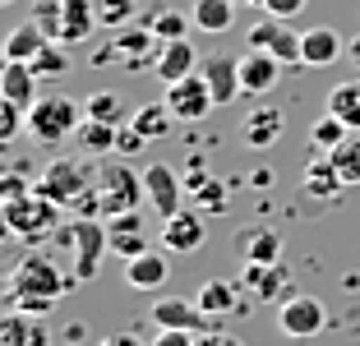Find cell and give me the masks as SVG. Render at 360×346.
Returning a JSON list of instances; mask_svg holds the SVG:
<instances>
[{"instance_id":"cell-35","label":"cell","mask_w":360,"mask_h":346,"mask_svg":"<svg viewBox=\"0 0 360 346\" xmlns=\"http://www.w3.org/2000/svg\"><path fill=\"white\" fill-rule=\"evenodd\" d=\"M28 65L37 70V79H65V74L75 70V60H70L65 42H46L42 51H37V60H28Z\"/></svg>"},{"instance_id":"cell-24","label":"cell","mask_w":360,"mask_h":346,"mask_svg":"<svg viewBox=\"0 0 360 346\" xmlns=\"http://www.w3.org/2000/svg\"><path fill=\"white\" fill-rule=\"evenodd\" d=\"M116 139H120V125H106V120H88L75 129V148L84 158H111L116 153Z\"/></svg>"},{"instance_id":"cell-30","label":"cell","mask_w":360,"mask_h":346,"mask_svg":"<svg viewBox=\"0 0 360 346\" xmlns=\"http://www.w3.org/2000/svg\"><path fill=\"white\" fill-rule=\"evenodd\" d=\"M240 254L245 263H282V236L268 226H255L240 236Z\"/></svg>"},{"instance_id":"cell-18","label":"cell","mask_w":360,"mask_h":346,"mask_svg":"<svg viewBox=\"0 0 360 346\" xmlns=\"http://www.w3.org/2000/svg\"><path fill=\"white\" fill-rule=\"evenodd\" d=\"M37 84H42V79H37V70H32L28 60H5V70H0V97L14 102V106H23V111L42 97Z\"/></svg>"},{"instance_id":"cell-41","label":"cell","mask_w":360,"mask_h":346,"mask_svg":"<svg viewBox=\"0 0 360 346\" xmlns=\"http://www.w3.org/2000/svg\"><path fill=\"white\" fill-rule=\"evenodd\" d=\"M148 148V139L139 134L134 125H120V139H116V158H134V153H143Z\"/></svg>"},{"instance_id":"cell-21","label":"cell","mask_w":360,"mask_h":346,"mask_svg":"<svg viewBox=\"0 0 360 346\" xmlns=\"http://www.w3.org/2000/svg\"><path fill=\"white\" fill-rule=\"evenodd\" d=\"M194 300H199V309L217 323L222 314H236V309H240V282H231V277H208Z\"/></svg>"},{"instance_id":"cell-3","label":"cell","mask_w":360,"mask_h":346,"mask_svg":"<svg viewBox=\"0 0 360 346\" xmlns=\"http://www.w3.org/2000/svg\"><path fill=\"white\" fill-rule=\"evenodd\" d=\"M60 203H51V199H42L37 189L32 194H19V199H5V231H10L14 241H23V245H37V241H46V236H56L60 231Z\"/></svg>"},{"instance_id":"cell-2","label":"cell","mask_w":360,"mask_h":346,"mask_svg":"<svg viewBox=\"0 0 360 346\" xmlns=\"http://www.w3.org/2000/svg\"><path fill=\"white\" fill-rule=\"evenodd\" d=\"M79 125H84V102H75V97H65V93H46L28 106V134L42 148H56L65 139H75Z\"/></svg>"},{"instance_id":"cell-48","label":"cell","mask_w":360,"mask_h":346,"mask_svg":"<svg viewBox=\"0 0 360 346\" xmlns=\"http://www.w3.org/2000/svg\"><path fill=\"white\" fill-rule=\"evenodd\" d=\"M250 180H255L259 189H268V185H273V171H255V176H250Z\"/></svg>"},{"instance_id":"cell-36","label":"cell","mask_w":360,"mask_h":346,"mask_svg":"<svg viewBox=\"0 0 360 346\" xmlns=\"http://www.w3.org/2000/svg\"><path fill=\"white\" fill-rule=\"evenodd\" d=\"M28 19L37 23V28H42L51 42H60V37H65V5H60V0H37Z\"/></svg>"},{"instance_id":"cell-9","label":"cell","mask_w":360,"mask_h":346,"mask_svg":"<svg viewBox=\"0 0 360 346\" xmlns=\"http://www.w3.org/2000/svg\"><path fill=\"white\" fill-rule=\"evenodd\" d=\"M277 328H282V337L305 342V337H319L328 328V309H323L319 295H286L277 305Z\"/></svg>"},{"instance_id":"cell-32","label":"cell","mask_w":360,"mask_h":346,"mask_svg":"<svg viewBox=\"0 0 360 346\" xmlns=\"http://www.w3.org/2000/svg\"><path fill=\"white\" fill-rule=\"evenodd\" d=\"M171 120H176V115H171L167 102H148V106H139V111L129 115V125H134L139 134L148 139V143H158V139L171 134Z\"/></svg>"},{"instance_id":"cell-40","label":"cell","mask_w":360,"mask_h":346,"mask_svg":"<svg viewBox=\"0 0 360 346\" xmlns=\"http://www.w3.org/2000/svg\"><path fill=\"white\" fill-rule=\"evenodd\" d=\"M194 208H199V212H222L226 208V185L212 176L203 189H194Z\"/></svg>"},{"instance_id":"cell-50","label":"cell","mask_w":360,"mask_h":346,"mask_svg":"<svg viewBox=\"0 0 360 346\" xmlns=\"http://www.w3.org/2000/svg\"><path fill=\"white\" fill-rule=\"evenodd\" d=\"M5 5H10V0H5Z\"/></svg>"},{"instance_id":"cell-31","label":"cell","mask_w":360,"mask_h":346,"mask_svg":"<svg viewBox=\"0 0 360 346\" xmlns=\"http://www.w3.org/2000/svg\"><path fill=\"white\" fill-rule=\"evenodd\" d=\"M328 111L338 115L351 134H360V79H347L328 93Z\"/></svg>"},{"instance_id":"cell-49","label":"cell","mask_w":360,"mask_h":346,"mask_svg":"<svg viewBox=\"0 0 360 346\" xmlns=\"http://www.w3.org/2000/svg\"><path fill=\"white\" fill-rule=\"evenodd\" d=\"M347 56H351V60L360 65V32H356V37H351V42H347Z\"/></svg>"},{"instance_id":"cell-20","label":"cell","mask_w":360,"mask_h":346,"mask_svg":"<svg viewBox=\"0 0 360 346\" xmlns=\"http://www.w3.org/2000/svg\"><path fill=\"white\" fill-rule=\"evenodd\" d=\"M277 74H282V60H277V56H268V51H245L240 56V88L250 97L273 93Z\"/></svg>"},{"instance_id":"cell-39","label":"cell","mask_w":360,"mask_h":346,"mask_svg":"<svg viewBox=\"0 0 360 346\" xmlns=\"http://www.w3.org/2000/svg\"><path fill=\"white\" fill-rule=\"evenodd\" d=\"M134 14H139L134 0H97V23L102 28H125Z\"/></svg>"},{"instance_id":"cell-15","label":"cell","mask_w":360,"mask_h":346,"mask_svg":"<svg viewBox=\"0 0 360 346\" xmlns=\"http://www.w3.org/2000/svg\"><path fill=\"white\" fill-rule=\"evenodd\" d=\"M203 56L194 51L190 37H180V42H162L158 46V65H153V74H158L162 84H180V79H190V74H199Z\"/></svg>"},{"instance_id":"cell-11","label":"cell","mask_w":360,"mask_h":346,"mask_svg":"<svg viewBox=\"0 0 360 346\" xmlns=\"http://www.w3.org/2000/svg\"><path fill=\"white\" fill-rule=\"evenodd\" d=\"M203 236H208V226H203V212L199 208H185V212H171V217H162V231H158V245L167 254H194L203 245Z\"/></svg>"},{"instance_id":"cell-23","label":"cell","mask_w":360,"mask_h":346,"mask_svg":"<svg viewBox=\"0 0 360 346\" xmlns=\"http://www.w3.org/2000/svg\"><path fill=\"white\" fill-rule=\"evenodd\" d=\"M0 346H51V328H46V319H32L14 309L0 323Z\"/></svg>"},{"instance_id":"cell-8","label":"cell","mask_w":360,"mask_h":346,"mask_svg":"<svg viewBox=\"0 0 360 346\" xmlns=\"http://www.w3.org/2000/svg\"><path fill=\"white\" fill-rule=\"evenodd\" d=\"M245 42H250V51H268L277 56L282 65H305V56H300V32L286 28V19H273V14H264V19L255 23V28L245 32Z\"/></svg>"},{"instance_id":"cell-37","label":"cell","mask_w":360,"mask_h":346,"mask_svg":"<svg viewBox=\"0 0 360 346\" xmlns=\"http://www.w3.org/2000/svg\"><path fill=\"white\" fill-rule=\"evenodd\" d=\"M143 28H153V37H158V42H180V37H185V14H180V10L143 14Z\"/></svg>"},{"instance_id":"cell-25","label":"cell","mask_w":360,"mask_h":346,"mask_svg":"<svg viewBox=\"0 0 360 346\" xmlns=\"http://www.w3.org/2000/svg\"><path fill=\"white\" fill-rule=\"evenodd\" d=\"M125 282L134 286V291H158V286L167 282V254L148 250V254H139V259H129L125 263Z\"/></svg>"},{"instance_id":"cell-10","label":"cell","mask_w":360,"mask_h":346,"mask_svg":"<svg viewBox=\"0 0 360 346\" xmlns=\"http://www.w3.org/2000/svg\"><path fill=\"white\" fill-rule=\"evenodd\" d=\"M162 102L171 106V115L176 120H185V125H194V120H203V115L212 111V88L203 74H190V79H180V84H167V93H162Z\"/></svg>"},{"instance_id":"cell-17","label":"cell","mask_w":360,"mask_h":346,"mask_svg":"<svg viewBox=\"0 0 360 346\" xmlns=\"http://www.w3.org/2000/svg\"><path fill=\"white\" fill-rule=\"evenodd\" d=\"M347 51V42L338 37L333 23H314V28L300 32V56H305V70H328L338 65V56Z\"/></svg>"},{"instance_id":"cell-45","label":"cell","mask_w":360,"mask_h":346,"mask_svg":"<svg viewBox=\"0 0 360 346\" xmlns=\"http://www.w3.org/2000/svg\"><path fill=\"white\" fill-rule=\"evenodd\" d=\"M14 309H19V314H32V319H46L56 309V300H14Z\"/></svg>"},{"instance_id":"cell-12","label":"cell","mask_w":360,"mask_h":346,"mask_svg":"<svg viewBox=\"0 0 360 346\" xmlns=\"http://www.w3.org/2000/svg\"><path fill=\"white\" fill-rule=\"evenodd\" d=\"M148 323H158V328H180V333H208L212 328V319L199 309V300H176V295H162L158 305L148 309Z\"/></svg>"},{"instance_id":"cell-43","label":"cell","mask_w":360,"mask_h":346,"mask_svg":"<svg viewBox=\"0 0 360 346\" xmlns=\"http://www.w3.org/2000/svg\"><path fill=\"white\" fill-rule=\"evenodd\" d=\"M194 346H245V342H240V337H231L226 328H217V323H212L208 333H199V337H194Z\"/></svg>"},{"instance_id":"cell-6","label":"cell","mask_w":360,"mask_h":346,"mask_svg":"<svg viewBox=\"0 0 360 346\" xmlns=\"http://www.w3.org/2000/svg\"><path fill=\"white\" fill-rule=\"evenodd\" d=\"M158 46L162 42L153 37V28H116L111 42H106L102 51H93V70H102V65H111V60L129 74L153 70V65H158Z\"/></svg>"},{"instance_id":"cell-27","label":"cell","mask_w":360,"mask_h":346,"mask_svg":"<svg viewBox=\"0 0 360 346\" xmlns=\"http://www.w3.org/2000/svg\"><path fill=\"white\" fill-rule=\"evenodd\" d=\"M342 185H347V180L338 176V167H333L328 153H319V158L305 167V194L309 199H333V194H342Z\"/></svg>"},{"instance_id":"cell-14","label":"cell","mask_w":360,"mask_h":346,"mask_svg":"<svg viewBox=\"0 0 360 346\" xmlns=\"http://www.w3.org/2000/svg\"><path fill=\"white\" fill-rule=\"evenodd\" d=\"M143 189H148V208L162 212V217H171V212H180V176L167 167V162H148L143 167Z\"/></svg>"},{"instance_id":"cell-47","label":"cell","mask_w":360,"mask_h":346,"mask_svg":"<svg viewBox=\"0 0 360 346\" xmlns=\"http://www.w3.org/2000/svg\"><path fill=\"white\" fill-rule=\"evenodd\" d=\"M97 346H143V337H139V333H111V337H102Z\"/></svg>"},{"instance_id":"cell-1","label":"cell","mask_w":360,"mask_h":346,"mask_svg":"<svg viewBox=\"0 0 360 346\" xmlns=\"http://www.w3.org/2000/svg\"><path fill=\"white\" fill-rule=\"evenodd\" d=\"M75 273H65L60 263L51 259V254H42V250H32V254H23L19 263L10 268V277H5V295H10V305L14 300H60L65 291H75Z\"/></svg>"},{"instance_id":"cell-29","label":"cell","mask_w":360,"mask_h":346,"mask_svg":"<svg viewBox=\"0 0 360 346\" xmlns=\"http://www.w3.org/2000/svg\"><path fill=\"white\" fill-rule=\"evenodd\" d=\"M51 42L42 28L32 19H23L19 28H10V37H5V60H37V51Z\"/></svg>"},{"instance_id":"cell-28","label":"cell","mask_w":360,"mask_h":346,"mask_svg":"<svg viewBox=\"0 0 360 346\" xmlns=\"http://www.w3.org/2000/svg\"><path fill=\"white\" fill-rule=\"evenodd\" d=\"M190 23L199 32H212V37H217V32H226L236 23V5L231 0H194L190 5Z\"/></svg>"},{"instance_id":"cell-5","label":"cell","mask_w":360,"mask_h":346,"mask_svg":"<svg viewBox=\"0 0 360 346\" xmlns=\"http://www.w3.org/2000/svg\"><path fill=\"white\" fill-rule=\"evenodd\" d=\"M97 189H102V212L106 217H120V212H139L148 203V189H143V171H134L129 162H102L97 167Z\"/></svg>"},{"instance_id":"cell-16","label":"cell","mask_w":360,"mask_h":346,"mask_svg":"<svg viewBox=\"0 0 360 346\" xmlns=\"http://www.w3.org/2000/svg\"><path fill=\"white\" fill-rule=\"evenodd\" d=\"M199 74L208 79V88H212V102H217V106L236 102V97L245 93V88H240V56H203Z\"/></svg>"},{"instance_id":"cell-34","label":"cell","mask_w":360,"mask_h":346,"mask_svg":"<svg viewBox=\"0 0 360 346\" xmlns=\"http://www.w3.org/2000/svg\"><path fill=\"white\" fill-rule=\"evenodd\" d=\"M347 139H351V129L342 125L333 111H323L314 125H309V143H314V153H333V148H342Z\"/></svg>"},{"instance_id":"cell-7","label":"cell","mask_w":360,"mask_h":346,"mask_svg":"<svg viewBox=\"0 0 360 346\" xmlns=\"http://www.w3.org/2000/svg\"><path fill=\"white\" fill-rule=\"evenodd\" d=\"M60 236L75 245V282H93L102 254H111V226L102 217H75L70 226H60Z\"/></svg>"},{"instance_id":"cell-22","label":"cell","mask_w":360,"mask_h":346,"mask_svg":"<svg viewBox=\"0 0 360 346\" xmlns=\"http://www.w3.org/2000/svg\"><path fill=\"white\" fill-rule=\"evenodd\" d=\"M286 277H291V273H286L282 263H245L240 286H250L255 300H286V295H282Z\"/></svg>"},{"instance_id":"cell-33","label":"cell","mask_w":360,"mask_h":346,"mask_svg":"<svg viewBox=\"0 0 360 346\" xmlns=\"http://www.w3.org/2000/svg\"><path fill=\"white\" fill-rule=\"evenodd\" d=\"M84 115L88 120H106V125H129V106L120 93H88L84 97Z\"/></svg>"},{"instance_id":"cell-42","label":"cell","mask_w":360,"mask_h":346,"mask_svg":"<svg viewBox=\"0 0 360 346\" xmlns=\"http://www.w3.org/2000/svg\"><path fill=\"white\" fill-rule=\"evenodd\" d=\"M305 5H309V0H264V14H273V19H286V23H291L300 10H305Z\"/></svg>"},{"instance_id":"cell-19","label":"cell","mask_w":360,"mask_h":346,"mask_svg":"<svg viewBox=\"0 0 360 346\" xmlns=\"http://www.w3.org/2000/svg\"><path fill=\"white\" fill-rule=\"evenodd\" d=\"M111 226V254L116 259H139V254H148V231H143V217L139 212H120V217L106 222Z\"/></svg>"},{"instance_id":"cell-26","label":"cell","mask_w":360,"mask_h":346,"mask_svg":"<svg viewBox=\"0 0 360 346\" xmlns=\"http://www.w3.org/2000/svg\"><path fill=\"white\" fill-rule=\"evenodd\" d=\"M60 5H65V37L60 42H88V37L102 28L93 0H60Z\"/></svg>"},{"instance_id":"cell-44","label":"cell","mask_w":360,"mask_h":346,"mask_svg":"<svg viewBox=\"0 0 360 346\" xmlns=\"http://www.w3.org/2000/svg\"><path fill=\"white\" fill-rule=\"evenodd\" d=\"M153 346H194V333H180V328H158Z\"/></svg>"},{"instance_id":"cell-4","label":"cell","mask_w":360,"mask_h":346,"mask_svg":"<svg viewBox=\"0 0 360 346\" xmlns=\"http://www.w3.org/2000/svg\"><path fill=\"white\" fill-rule=\"evenodd\" d=\"M93 185H97V171L88 167V162H79V158H56V162H46V167L37 171V180H32V189H37L42 199L60 203L65 212H75V203L84 199Z\"/></svg>"},{"instance_id":"cell-38","label":"cell","mask_w":360,"mask_h":346,"mask_svg":"<svg viewBox=\"0 0 360 346\" xmlns=\"http://www.w3.org/2000/svg\"><path fill=\"white\" fill-rule=\"evenodd\" d=\"M328 158H333V167H338V176L347 180V185H360V134H351L342 148H333Z\"/></svg>"},{"instance_id":"cell-46","label":"cell","mask_w":360,"mask_h":346,"mask_svg":"<svg viewBox=\"0 0 360 346\" xmlns=\"http://www.w3.org/2000/svg\"><path fill=\"white\" fill-rule=\"evenodd\" d=\"M19 194H32V180L14 171V176H5V199H19Z\"/></svg>"},{"instance_id":"cell-13","label":"cell","mask_w":360,"mask_h":346,"mask_svg":"<svg viewBox=\"0 0 360 346\" xmlns=\"http://www.w3.org/2000/svg\"><path fill=\"white\" fill-rule=\"evenodd\" d=\"M282 125H286L282 106L255 102L250 111H245V120H240V143L245 148H273L277 139H282Z\"/></svg>"}]
</instances>
